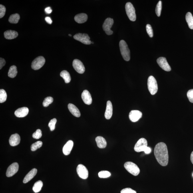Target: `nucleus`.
<instances>
[{
    "label": "nucleus",
    "mask_w": 193,
    "mask_h": 193,
    "mask_svg": "<svg viewBox=\"0 0 193 193\" xmlns=\"http://www.w3.org/2000/svg\"><path fill=\"white\" fill-rule=\"evenodd\" d=\"M154 154L158 163L163 166H167L168 162V154L167 146L164 142L157 144L154 149Z\"/></svg>",
    "instance_id": "obj_1"
},
{
    "label": "nucleus",
    "mask_w": 193,
    "mask_h": 193,
    "mask_svg": "<svg viewBox=\"0 0 193 193\" xmlns=\"http://www.w3.org/2000/svg\"><path fill=\"white\" fill-rule=\"evenodd\" d=\"M119 46L123 58L125 61H129L130 59V52L127 44L125 41L122 40L120 42Z\"/></svg>",
    "instance_id": "obj_2"
},
{
    "label": "nucleus",
    "mask_w": 193,
    "mask_h": 193,
    "mask_svg": "<svg viewBox=\"0 0 193 193\" xmlns=\"http://www.w3.org/2000/svg\"><path fill=\"white\" fill-rule=\"evenodd\" d=\"M148 88L149 91L152 95L156 94L158 91L157 82L155 78L153 76L148 77L147 81Z\"/></svg>",
    "instance_id": "obj_3"
},
{
    "label": "nucleus",
    "mask_w": 193,
    "mask_h": 193,
    "mask_svg": "<svg viewBox=\"0 0 193 193\" xmlns=\"http://www.w3.org/2000/svg\"><path fill=\"white\" fill-rule=\"evenodd\" d=\"M124 167L127 171L134 176L138 175L140 173L139 168L137 165L131 162H127L124 164Z\"/></svg>",
    "instance_id": "obj_4"
},
{
    "label": "nucleus",
    "mask_w": 193,
    "mask_h": 193,
    "mask_svg": "<svg viewBox=\"0 0 193 193\" xmlns=\"http://www.w3.org/2000/svg\"><path fill=\"white\" fill-rule=\"evenodd\" d=\"M125 9L129 19L132 21H135L136 19L135 10L132 4L130 2L127 3Z\"/></svg>",
    "instance_id": "obj_5"
},
{
    "label": "nucleus",
    "mask_w": 193,
    "mask_h": 193,
    "mask_svg": "<svg viewBox=\"0 0 193 193\" xmlns=\"http://www.w3.org/2000/svg\"><path fill=\"white\" fill-rule=\"evenodd\" d=\"M45 58L43 56H39L32 62V68L35 70H39L43 67L45 63Z\"/></svg>",
    "instance_id": "obj_6"
},
{
    "label": "nucleus",
    "mask_w": 193,
    "mask_h": 193,
    "mask_svg": "<svg viewBox=\"0 0 193 193\" xmlns=\"http://www.w3.org/2000/svg\"><path fill=\"white\" fill-rule=\"evenodd\" d=\"M147 147V141L145 138H141L136 143L134 146V150L136 152H137L144 151L145 149Z\"/></svg>",
    "instance_id": "obj_7"
},
{
    "label": "nucleus",
    "mask_w": 193,
    "mask_h": 193,
    "mask_svg": "<svg viewBox=\"0 0 193 193\" xmlns=\"http://www.w3.org/2000/svg\"><path fill=\"white\" fill-rule=\"evenodd\" d=\"M74 39L77 41L86 45H90L91 44L90 41V38L87 34L79 33L76 34L74 36Z\"/></svg>",
    "instance_id": "obj_8"
},
{
    "label": "nucleus",
    "mask_w": 193,
    "mask_h": 193,
    "mask_svg": "<svg viewBox=\"0 0 193 193\" xmlns=\"http://www.w3.org/2000/svg\"><path fill=\"white\" fill-rule=\"evenodd\" d=\"M113 19L111 18H107L104 21L102 27H103V29L104 31L105 32L107 35H111L113 33V32L110 29H111L113 25Z\"/></svg>",
    "instance_id": "obj_9"
},
{
    "label": "nucleus",
    "mask_w": 193,
    "mask_h": 193,
    "mask_svg": "<svg viewBox=\"0 0 193 193\" xmlns=\"http://www.w3.org/2000/svg\"><path fill=\"white\" fill-rule=\"evenodd\" d=\"M78 176L83 179H86L88 177V171L86 167L83 164L78 165L77 168Z\"/></svg>",
    "instance_id": "obj_10"
},
{
    "label": "nucleus",
    "mask_w": 193,
    "mask_h": 193,
    "mask_svg": "<svg viewBox=\"0 0 193 193\" xmlns=\"http://www.w3.org/2000/svg\"><path fill=\"white\" fill-rule=\"evenodd\" d=\"M157 62L161 68L165 71H171V68L165 58L161 57L158 58Z\"/></svg>",
    "instance_id": "obj_11"
},
{
    "label": "nucleus",
    "mask_w": 193,
    "mask_h": 193,
    "mask_svg": "<svg viewBox=\"0 0 193 193\" xmlns=\"http://www.w3.org/2000/svg\"><path fill=\"white\" fill-rule=\"evenodd\" d=\"M73 66L74 69L78 73L83 74L85 71V67L83 63L79 60L74 59L73 62Z\"/></svg>",
    "instance_id": "obj_12"
},
{
    "label": "nucleus",
    "mask_w": 193,
    "mask_h": 193,
    "mask_svg": "<svg viewBox=\"0 0 193 193\" xmlns=\"http://www.w3.org/2000/svg\"><path fill=\"white\" fill-rule=\"evenodd\" d=\"M19 170V164L17 162L13 163L8 168L6 176L7 177H11L15 175Z\"/></svg>",
    "instance_id": "obj_13"
},
{
    "label": "nucleus",
    "mask_w": 193,
    "mask_h": 193,
    "mask_svg": "<svg viewBox=\"0 0 193 193\" xmlns=\"http://www.w3.org/2000/svg\"><path fill=\"white\" fill-rule=\"evenodd\" d=\"M142 114L141 112L138 110H132L129 115L130 119L132 122H136L142 117Z\"/></svg>",
    "instance_id": "obj_14"
},
{
    "label": "nucleus",
    "mask_w": 193,
    "mask_h": 193,
    "mask_svg": "<svg viewBox=\"0 0 193 193\" xmlns=\"http://www.w3.org/2000/svg\"><path fill=\"white\" fill-rule=\"evenodd\" d=\"M81 97L84 103L87 105H90L92 104V100L91 94L88 90H83L82 94Z\"/></svg>",
    "instance_id": "obj_15"
},
{
    "label": "nucleus",
    "mask_w": 193,
    "mask_h": 193,
    "mask_svg": "<svg viewBox=\"0 0 193 193\" xmlns=\"http://www.w3.org/2000/svg\"><path fill=\"white\" fill-rule=\"evenodd\" d=\"M21 141V138L19 134H15L12 135L10 137L9 143L10 145L12 146H15L19 145Z\"/></svg>",
    "instance_id": "obj_16"
},
{
    "label": "nucleus",
    "mask_w": 193,
    "mask_h": 193,
    "mask_svg": "<svg viewBox=\"0 0 193 193\" xmlns=\"http://www.w3.org/2000/svg\"><path fill=\"white\" fill-rule=\"evenodd\" d=\"M29 112V109L27 107H23L19 108L15 112V115L18 117H25Z\"/></svg>",
    "instance_id": "obj_17"
},
{
    "label": "nucleus",
    "mask_w": 193,
    "mask_h": 193,
    "mask_svg": "<svg viewBox=\"0 0 193 193\" xmlns=\"http://www.w3.org/2000/svg\"><path fill=\"white\" fill-rule=\"evenodd\" d=\"M113 114V107L111 102L108 100L107 106L104 116L106 119L109 120L111 118Z\"/></svg>",
    "instance_id": "obj_18"
},
{
    "label": "nucleus",
    "mask_w": 193,
    "mask_h": 193,
    "mask_svg": "<svg viewBox=\"0 0 193 193\" xmlns=\"http://www.w3.org/2000/svg\"><path fill=\"white\" fill-rule=\"evenodd\" d=\"M73 146V142L72 140H69L64 145L63 148V153L65 155H68L71 153Z\"/></svg>",
    "instance_id": "obj_19"
},
{
    "label": "nucleus",
    "mask_w": 193,
    "mask_h": 193,
    "mask_svg": "<svg viewBox=\"0 0 193 193\" xmlns=\"http://www.w3.org/2000/svg\"><path fill=\"white\" fill-rule=\"evenodd\" d=\"M37 169L33 168L31 171L29 172L27 175H26L25 178H24L23 182L24 184L27 183V182L29 181L35 177L36 174H37Z\"/></svg>",
    "instance_id": "obj_20"
},
{
    "label": "nucleus",
    "mask_w": 193,
    "mask_h": 193,
    "mask_svg": "<svg viewBox=\"0 0 193 193\" xmlns=\"http://www.w3.org/2000/svg\"><path fill=\"white\" fill-rule=\"evenodd\" d=\"M88 19V16L85 13H80L76 15L74 17V20L78 23L86 22Z\"/></svg>",
    "instance_id": "obj_21"
},
{
    "label": "nucleus",
    "mask_w": 193,
    "mask_h": 193,
    "mask_svg": "<svg viewBox=\"0 0 193 193\" xmlns=\"http://www.w3.org/2000/svg\"><path fill=\"white\" fill-rule=\"evenodd\" d=\"M68 110L73 115L76 117H79L80 116V113L79 110L73 104L69 103L68 105Z\"/></svg>",
    "instance_id": "obj_22"
},
{
    "label": "nucleus",
    "mask_w": 193,
    "mask_h": 193,
    "mask_svg": "<svg viewBox=\"0 0 193 193\" xmlns=\"http://www.w3.org/2000/svg\"><path fill=\"white\" fill-rule=\"evenodd\" d=\"M18 32L12 30H8L4 33V36L6 39H12L18 37Z\"/></svg>",
    "instance_id": "obj_23"
},
{
    "label": "nucleus",
    "mask_w": 193,
    "mask_h": 193,
    "mask_svg": "<svg viewBox=\"0 0 193 193\" xmlns=\"http://www.w3.org/2000/svg\"><path fill=\"white\" fill-rule=\"evenodd\" d=\"M96 141L97 146L100 148H106L107 142L106 140L102 136H98L96 138Z\"/></svg>",
    "instance_id": "obj_24"
},
{
    "label": "nucleus",
    "mask_w": 193,
    "mask_h": 193,
    "mask_svg": "<svg viewBox=\"0 0 193 193\" xmlns=\"http://www.w3.org/2000/svg\"><path fill=\"white\" fill-rule=\"evenodd\" d=\"M60 76L63 78L65 83H69L71 80V77L70 74L68 71L64 70L61 72Z\"/></svg>",
    "instance_id": "obj_25"
},
{
    "label": "nucleus",
    "mask_w": 193,
    "mask_h": 193,
    "mask_svg": "<svg viewBox=\"0 0 193 193\" xmlns=\"http://www.w3.org/2000/svg\"><path fill=\"white\" fill-rule=\"evenodd\" d=\"M186 19L189 27L193 29V17L191 13L188 12L186 15Z\"/></svg>",
    "instance_id": "obj_26"
},
{
    "label": "nucleus",
    "mask_w": 193,
    "mask_h": 193,
    "mask_svg": "<svg viewBox=\"0 0 193 193\" xmlns=\"http://www.w3.org/2000/svg\"><path fill=\"white\" fill-rule=\"evenodd\" d=\"M17 67L15 66H12L9 68L8 72V76L10 78H14L17 76Z\"/></svg>",
    "instance_id": "obj_27"
},
{
    "label": "nucleus",
    "mask_w": 193,
    "mask_h": 193,
    "mask_svg": "<svg viewBox=\"0 0 193 193\" xmlns=\"http://www.w3.org/2000/svg\"><path fill=\"white\" fill-rule=\"evenodd\" d=\"M20 19V15L19 14H13V15L10 16L9 19V21L10 23L17 24L19 22Z\"/></svg>",
    "instance_id": "obj_28"
},
{
    "label": "nucleus",
    "mask_w": 193,
    "mask_h": 193,
    "mask_svg": "<svg viewBox=\"0 0 193 193\" xmlns=\"http://www.w3.org/2000/svg\"><path fill=\"white\" fill-rule=\"evenodd\" d=\"M43 186V182L41 181H39L36 182L33 187V190L35 193H38L41 190Z\"/></svg>",
    "instance_id": "obj_29"
},
{
    "label": "nucleus",
    "mask_w": 193,
    "mask_h": 193,
    "mask_svg": "<svg viewBox=\"0 0 193 193\" xmlns=\"http://www.w3.org/2000/svg\"><path fill=\"white\" fill-rule=\"evenodd\" d=\"M7 94L5 90L3 89L0 90V103H2L7 100Z\"/></svg>",
    "instance_id": "obj_30"
},
{
    "label": "nucleus",
    "mask_w": 193,
    "mask_h": 193,
    "mask_svg": "<svg viewBox=\"0 0 193 193\" xmlns=\"http://www.w3.org/2000/svg\"><path fill=\"white\" fill-rule=\"evenodd\" d=\"M42 144H43V143L41 141H37L32 144L31 147V151H35L41 147Z\"/></svg>",
    "instance_id": "obj_31"
},
{
    "label": "nucleus",
    "mask_w": 193,
    "mask_h": 193,
    "mask_svg": "<svg viewBox=\"0 0 193 193\" xmlns=\"http://www.w3.org/2000/svg\"><path fill=\"white\" fill-rule=\"evenodd\" d=\"M98 176L100 178H107L111 176L110 173L107 171H101L98 173Z\"/></svg>",
    "instance_id": "obj_32"
},
{
    "label": "nucleus",
    "mask_w": 193,
    "mask_h": 193,
    "mask_svg": "<svg viewBox=\"0 0 193 193\" xmlns=\"http://www.w3.org/2000/svg\"><path fill=\"white\" fill-rule=\"evenodd\" d=\"M53 101V98L51 96H48L44 100L43 102V105L45 107H47L50 104H51Z\"/></svg>",
    "instance_id": "obj_33"
},
{
    "label": "nucleus",
    "mask_w": 193,
    "mask_h": 193,
    "mask_svg": "<svg viewBox=\"0 0 193 193\" xmlns=\"http://www.w3.org/2000/svg\"><path fill=\"white\" fill-rule=\"evenodd\" d=\"M162 2L159 1L156 8V13L158 17H160L162 10Z\"/></svg>",
    "instance_id": "obj_34"
},
{
    "label": "nucleus",
    "mask_w": 193,
    "mask_h": 193,
    "mask_svg": "<svg viewBox=\"0 0 193 193\" xmlns=\"http://www.w3.org/2000/svg\"><path fill=\"white\" fill-rule=\"evenodd\" d=\"M57 121V119L56 118H53L49 122V124H48V126H49L51 131H53V130H55V125Z\"/></svg>",
    "instance_id": "obj_35"
},
{
    "label": "nucleus",
    "mask_w": 193,
    "mask_h": 193,
    "mask_svg": "<svg viewBox=\"0 0 193 193\" xmlns=\"http://www.w3.org/2000/svg\"><path fill=\"white\" fill-rule=\"evenodd\" d=\"M42 136V132L41 130L38 129L34 132L32 135V137L36 139H39L41 138Z\"/></svg>",
    "instance_id": "obj_36"
},
{
    "label": "nucleus",
    "mask_w": 193,
    "mask_h": 193,
    "mask_svg": "<svg viewBox=\"0 0 193 193\" xmlns=\"http://www.w3.org/2000/svg\"><path fill=\"white\" fill-rule=\"evenodd\" d=\"M146 29L148 35L151 38L153 37V31L151 26L149 25V24H147V25H146Z\"/></svg>",
    "instance_id": "obj_37"
},
{
    "label": "nucleus",
    "mask_w": 193,
    "mask_h": 193,
    "mask_svg": "<svg viewBox=\"0 0 193 193\" xmlns=\"http://www.w3.org/2000/svg\"><path fill=\"white\" fill-rule=\"evenodd\" d=\"M187 95L190 102L193 103V89L189 90Z\"/></svg>",
    "instance_id": "obj_38"
},
{
    "label": "nucleus",
    "mask_w": 193,
    "mask_h": 193,
    "mask_svg": "<svg viewBox=\"0 0 193 193\" xmlns=\"http://www.w3.org/2000/svg\"><path fill=\"white\" fill-rule=\"evenodd\" d=\"M6 12V8L4 5H0V18H3L5 16Z\"/></svg>",
    "instance_id": "obj_39"
},
{
    "label": "nucleus",
    "mask_w": 193,
    "mask_h": 193,
    "mask_svg": "<svg viewBox=\"0 0 193 193\" xmlns=\"http://www.w3.org/2000/svg\"><path fill=\"white\" fill-rule=\"evenodd\" d=\"M120 193H137L135 191L130 188L123 189L120 191Z\"/></svg>",
    "instance_id": "obj_40"
},
{
    "label": "nucleus",
    "mask_w": 193,
    "mask_h": 193,
    "mask_svg": "<svg viewBox=\"0 0 193 193\" xmlns=\"http://www.w3.org/2000/svg\"><path fill=\"white\" fill-rule=\"evenodd\" d=\"M5 60L3 58H0V69H2L3 66H5Z\"/></svg>",
    "instance_id": "obj_41"
},
{
    "label": "nucleus",
    "mask_w": 193,
    "mask_h": 193,
    "mask_svg": "<svg viewBox=\"0 0 193 193\" xmlns=\"http://www.w3.org/2000/svg\"><path fill=\"white\" fill-rule=\"evenodd\" d=\"M151 148H150L149 147H147L145 148V149L144 151V152H145V153L147 154H150V153L151 152Z\"/></svg>",
    "instance_id": "obj_42"
},
{
    "label": "nucleus",
    "mask_w": 193,
    "mask_h": 193,
    "mask_svg": "<svg viewBox=\"0 0 193 193\" xmlns=\"http://www.w3.org/2000/svg\"><path fill=\"white\" fill-rule=\"evenodd\" d=\"M52 10L50 7H48L46 8L45 9V12L47 14H50L52 13Z\"/></svg>",
    "instance_id": "obj_43"
},
{
    "label": "nucleus",
    "mask_w": 193,
    "mask_h": 193,
    "mask_svg": "<svg viewBox=\"0 0 193 193\" xmlns=\"http://www.w3.org/2000/svg\"><path fill=\"white\" fill-rule=\"evenodd\" d=\"M45 20L46 22H47L49 24V25H51L52 23V21L51 18L49 17H46Z\"/></svg>",
    "instance_id": "obj_44"
},
{
    "label": "nucleus",
    "mask_w": 193,
    "mask_h": 193,
    "mask_svg": "<svg viewBox=\"0 0 193 193\" xmlns=\"http://www.w3.org/2000/svg\"><path fill=\"white\" fill-rule=\"evenodd\" d=\"M190 159L191 162L192 164H193V151L191 153V154Z\"/></svg>",
    "instance_id": "obj_45"
},
{
    "label": "nucleus",
    "mask_w": 193,
    "mask_h": 193,
    "mask_svg": "<svg viewBox=\"0 0 193 193\" xmlns=\"http://www.w3.org/2000/svg\"><path fill=\"white\" fill-rule=\"evenodd\" d=\"M69 36H72L71 35H70V34H69Z\"/></svg>",
    "instance_id": "obj_46"
},
{
    "label": "nucleus",
    "mask_w": 193,
    "mask_h": 193,
    "mask_svg": "<svg viewBox=\"0 0 193 193\" xmlns=\"http://www.w3.org/2000/svg\"><path fill=\"white\" fill-rule=\"evenodd\" d=\"M91 43H92V44H93V43H93V42H91Z\"/></svg>",
    "instance_id": "obj_47"
},
{
    "label": "nucleus",
    "mask_w": 193,
    "mask_h": 193,
    "mask_svg": "<svg viewBox=\"0 0 193 193\" xmlns=\"http://www.w3.org/2000/svg\"><path fill=\"white\" fill-rule=\"evenodd\" d=\"M192 176H193V174H192Z\"/></svg>",
    "instance_id": "obj_48"
}]
</instances>
